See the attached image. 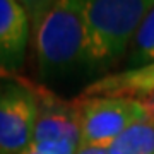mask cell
<instances>
[{
  "instance_id": "5b68a950",
  "label": "cell",
  "mask_w": 154,
  "mask_h": 154,
  "mask_svg": "<svg viewBox=\"0 0 154 154\" xmlns=\"http://www.w3.org/2000/svg\"><path fill=\"white\" fill-rule=\"evenodd\" d=\"M39 111V88L17 79L0 81V154H19L29 146Z\"/></svg>"
},
{
  "instance_id": "3957f363",
  "label": "cell",
  "mask_w": 154,
  "mask_h": 154,
  "mask_svg": "<svg viewBox=\"0 0 154 154\" xmlns=\"http://www.w3.org/2000/svg\"><path fill=\"white\" fill-rule=\"evenodd\" d=\"M81 144L94 147H110L132 125L154 113L147 99L130 96H79Z\"/></svg>"
},
{
  "instance_id": "30bf717a",
  "label": "cell",
  "mask_w": 154,
  "mask_h": 154,
  "mask_svg": "<svg viewBox=\"0 0 154 154\" xmlns=\"http://www.w3.org/2000/svg\"><path fill=\"white\" fill-rule=\"evenodd\" d=\"M75 154H111L108 147H94V146H79Z\"/></svg>"
},
{
  "instance_id": "ba28073f",
  "label": "cell",
  "mask_w": 154,
  "mask_h": 154,
  "mask_svg": "<svg viewBox=\"0 0 154 154\" xmlns=\"http://www.w3.org/2000/svg\"><path fill=\"white\" fill-rule=\"evenodd\" d=\"M108 149L111 154H154V113L125 130Z\"/></svg>"
},
{
  "instance_id": "8992f818",
  "label": "cell",
  "mask_w": 154,
  "mask_h": 154,
  "mask_svg": "<svg viewBox=\"0 0 154 154\" xmlns=\"http://www.w3.org/2000/svg\"><path fill=\"white\" fill-rule=\"evenodd\" d=\"M31 45V19L24 2L0 0V72L17 75Z\"/></svg>"
},
{
  "instance_id": "7a4b0ae2",
  "label": "cell",
  "mask_w": 154,
  "mask_h": 154,
  "mask_svg": "<svg viewBox=\"0 0 154 154\" xmlns=\"http://www.w3.org/2000/svg\"><path fill=\"white\" fill-rule=\"evenodd\" d=\"M154 0H82L89 77L111 74L130 50L142 19ZM91 81V82H93Z\"/></svg>"
},
{
  "instance_id": "6da1fadb",
  "label": "cell",
  "mask_w": 154,
  "mask_h": 154,
  "mask_svg": "<svg viewBox=\"0 0 154 154\" xmlns=\"http://www.w3.org/2000/svg\"><path fill=\"white\" fill-rule=\"evenodd\" d=\"M24 5L31 19L36 77L43 89L89 77L82 0L24 2Z\"/></svg>"
},
{
  "instance_id": "52a82bcc",
  "label": "cell",
  "mask_w": 154,
  "mask_h": 154,
  "mask_svg": "<svg viewBox=\"0 0 154 154\" xmlns=\"http://www.w3.org/2000/svg\"><path fill=\"white\" fill-rule=\"evenodd\" d=\"M81 96H130L147 99L154 105V63L132 70L111 72L89 82Z\"/></svg>"
},
{
  "instance_id": "9c48e42d",
  "label": "cell",
  "mask_w": 154,
  "mask_h": 154,
  "mask_svg": "<svg viewBox=\"0 0 154 154\" xmlns=\"http://www.w3.org/2000/svg\"><path fill=\"white\" fill-rule=\"evenodd\" d=\"M125 60L127 70L154 63V7L140 22Z\"/></svg>"
},
{
  "instance_id": "277c9868",
  "label": "cell",
  "mask_w": 154,
  "mask_h": 154,
  "mask_svg": "<svg viewBox=\"0 0 154 154\" xmlns=\"http://www.w3.org/2000/svg\"><path fill=\"white\" fill-rule=\"evenodd\" d=\"M81 144L77 101L39 88V111L29 146L19 154H75Z\"/></svg>"
}]
</instances>
